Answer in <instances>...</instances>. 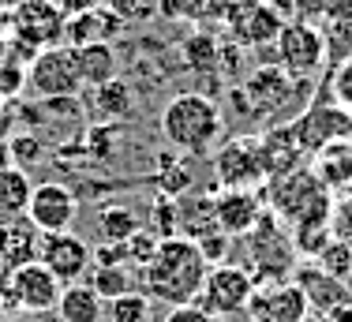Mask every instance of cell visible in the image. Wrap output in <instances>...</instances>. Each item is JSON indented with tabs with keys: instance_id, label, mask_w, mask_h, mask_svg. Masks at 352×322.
Masks as SVG:
<instances>
[{
	"instance_id": "obj_38",
	"label": "cell",
	"mask_w": 352,
	"mask_h": 322,
	"mask_svg": "<svg viewBox=\"0 0 352 322\" xmlns=\"http://www.w3.org/2000/svg\"><path fill=\"white\" fill-rule=\"evenodd\" d=\"M8 45H12V12L0 8V53H4Z\"/></svg>"
},
{
	"instance_id": "obj_32",
	"label": "cell",
	"mask_w": 352,
	"mask_h": 322,
	"mask_svg": "<svg viewBox=\"0 0 352 322\" xmlns=\"http://www.w3.org/2000/svg\"><path fill=\"white\" fill-rule=\"evenodd\" d=\"M165 322H221V319L210 315V311H203L199 303H180V308H169Z\"/></svg>"
},
{
	"instance_id": "obj_2",
	"label": "cell",
	"mask_w": 352,
	"mask_h": 322,
	"mask_svg": "<svg viewBox=\"0 0 352 322\" xmlns=\"http://www.w3.org/2000/svg\"><path fill=\"white\" fill-rule=\"evenodd\" d=\"M162 135L180 154H210L225 135V113L206 94H176L162 109Z\"/></svg>"
},
{
	"instance_id": "obj_37",
	"label": "cell",
	"mask_w": 352,
	"mask_h": 322,
	"mask_svg": "<svg viewBox=\"0 0 352 322\" xmlns=\"http://www.w3.org/2000/svg\"><path fill=\"white\" fill-rule=\"evenodd\" d=\"M345 225H352V206H345V202H341V206L333 210V236L345 233ZM349 240H352V228H349Z\"/></svg>"
},
{
	"instance_id": "obj_9",
	"label": "cell",
	"mask_w": 352,
	"mask_h": 322,
	"mask_svg": "<svg viewBox=\"0 0 352 322\" xmlns=\"http://www.w3.org/2000/svg\"><path fill=\"white\" fill-rule=\"evenodd\" d=\"M75 210H79V199L56 180H45V184H34L30 191V202H27V222L38 228L41 236L49 233H68L72 222H75Z\"/></svg>"
},
{
	"instance_id": "obj_15",
	"label": "cell",
	"mask_w": 352,
	"mask_h": 322,
	"mask_svg": "<svg viewBox=\"0 0 352 322\" xmlns=\"http://www.w3.org/2000/svg\"><path fill=\"white\" fill-rule=\"evenodd\" d=\"M41 248V233L27 217H15V222H0V259L4 270H15L23 262H34Z\"/></svg>"
},
{
	"instance_id": "obj_7",
	"label": "cell",
	"mask_w": 352,
	"mask_h": 322,
	"mask_svg": "<svg viewBox=\"0 0 352 322\" xmlns=\"http://www.w3.org/2000/svg\"><path fill=\"white\" fill-rule=\"evenodd\" d=\"M38 262L60 285H75L90 274V266H94V248H90L82 236H75L72 228L68 233H49V236H41Z\"/></svg>"
},
{
	"instance_id": "obj_35",
	"label": "cell",
	"mask_w": 352,
	"mask_h": 322,
	"mask_svg": "<svg viewBox=\"0 0 352 322\" xmlns=\"http://www.w3.org/2000/svg\"><path fill=\"white\" fill-rule=\"evenodd\" d=\"M307 322H352V303H341V308H333V311H322V315H315Z\"/></svg>"
},
{
	"instance_id": "obj_27",
	"label": "cell",
	"mask_w": 352,
	"mask_h": 322,
	"mask_svg": "<svg viewBox=\"0 0 352 322\" xmlns=\"http://www.w3.org/2000/svg\"><path fill=\"white\" fill-rule=\"evenodd\" d=\"M338 53V56H352V12L345 15H333L330 19V38H326V53Z\"/></svg>"
},
{
	"instance_id": "obj_5",
	"label": "cell",
	"mask_w": 352,
	"mask_h": 322,
	"mask_svg": "<svg viewBox=\"0 0 352 322\" xmlns=\"http://www.w3.org/2000/svg\"><path fill=\"white\" fill-rule=\"evenodd\" d=\"M27 83H30V90H34L41 101L75 98L82 90V75H79V64H75L72 45H53V49L34 53L30 56Z\"/></svg>"
},
{
	"instance_id": "obj_6",
	"label": "cell",
	"mask_w": 352,
	"mask_h": 322,
	"mask_svg": "<svg viewBox=\"0 0 352 322\" xmlns=\"http://www.w3.org/2000/svg\"><path fill=\"white\" fill-rule=\"evenodd\" d=\"M274 49H278V67L300 83L311 79L315 72H322L326 64V38L311 23H285Z\"/></svg>"
},
{
	"instance_id": "obj_18",
	"label": "cell",
	"mask_w": 352,
	"mask_h": 322,
	"mask_svg": "<svg viewBox=\"0 0 352 322\" xmlns=\"http://www.w3.org/2000/svg\"><path fill=\"white\" fill-rule=\"evenodd\" d=\"M30 191H34V184H30L27 169H19V165H0V222L27 217Z\"/></svg>"
},
{
	"instance_id": "obj_8",
	"label": "cell",
	"mask_w": 352,
	"mask_h": 322,
	"mask_svg": "<svg viewBox=\"0 0 352 322\" xmlns=\"http://www.w3.org/2000/svg\"><path fill=\"white\" fill-rule=\"evenodd\" d=\"M214 169L221 188H251L266 176L263 165V142L255 135H236L214 154Z\"/></svg>"
},
{
	"instance_id": "obj_33",
	"label": "cell",
	"mask_w": 352,
	"mask_h": 322,
	"mask_svg": "<svg viewBox=\"0 0 352 322\" xmlns=\"http://www.w3.org/2000/svg\"><path fill=\"white\" fill-rule=\"evenodd\" d=\"M124 262H128V248L124 244H102V248H94V266H124Z\"/></svg>"
},
{
	"instance_id": "obj_26",
	"label": "cell",
	"mask_w": 352,
	"mask_h": 322,
	"mask_svg": "<svg viewBox=\"0 0 352 322\" xmlns=\"http://www.w3.org/2000/svg\"><path fill=\"white\" fill-rule=\"evenodd\" d=\"M330 101L341 109V113L352 116V56H349V61H341L330 72Z\"/></svg>"
},
{
	"instance_id": "obj_30",
	"label": "cell",
	"mask_w": 352,
	"mask_h": 322,
	"mask_svg": "<svg viewBox=\"0 0 352 322\" xmlns=\"http://www.w3.org/2000/svg\"><path fill=\"white\" fill-rule=\"evenodd\" d=\"M23 87H27V67H19L15 61H4V64H0V101H4V98H15Z\"/></svg>"
},
{
	"instance_id": "obj_40",
	"label": "cell",
	"mask_w": 352,
	"mask_h": 322,
	"mask_svg": "<svg viewBox=\"0 0 352 322\" xmlns=\"http://www.w3.org/2000/svg\"><path fill=\"white\" fill-rule=\"evenodd\" d=\"M0 8H4V0H0Z\"/></svg>"
},
{
	"instance_id": "obj_14",
	"label": "cell",
	"mask_w": 352,
	"mask_h": 322,
	"mask_svg": "<svg viewBox=\"0 0 352 322\" xmlns=\"http://www.w3.org/2000/svg\"><path fill=\"white\" fill-rule=\"evenodd\" d=\"M296 285L304 289L307 308H311L315 315L333 311V308H341V303H352L349 285L338 281V277H330L326 270H318V266H300V270H296Z\"/></svg>"
},
{
	"instance_id": "obj_19",
	"label": "cell",
	"mask_w": 352,
	"mask_h": 322,
	"mask_svg": "<svg viewBox=\"0 0 352 322\" xmlns=\"http://www.w3.org/2000/svg\"><path fill=\"white\" fill-rule=\"evenodd\" d=\"M318 180L322 188H352V142L349 139H333L322 147L318 154Z\"/></svg>"
},
{
	"instance_id": "obj_34",
	"label": "cell",
	"mask_w": 352,
	"mask_h": 322,
	"mask_svg": "<svg viewBox=\"0 0 352 322\" xmlns=\"http://www.w3.org/2000/svg\"><path fill=\"white\" fill-rule=\"evenodd\" d=\"M105 4L116 19H139L142 15V0H105Z\"/></svg>"
},
{
	"instance_id": "obj_4",
	"label": "cell",
	"mask_w": 352,
	"mask_h": 322,
	"mask_svg": "<svg viewBox=\"0 0 352 322\" xmlns=\"http://www.w3.org/2000/svg\"><path fill=\"white\" fill-rule=\"evenodd\" d=\"M258 292L255 277L248 274L244 266H232V262H221V266H210L206 270V281H203V292H199V308L210 311L217 319H229V315H240L248 311L251 296Z\"/></svg>"
},
{
	"instance_id": "obj_23",
	"label": "cell",
	"mask_w": 352,
	"mask_h": 322,
	"mask_svg": "<svg viewBox=\"0 0 352 322\" xmlns=\"http://www.w3.org/2000/svg\"><path fill=\"white\" fill-rule=\"evenodd\" d=\"M94 101H98V109H102L105 116H131V109H135V90L116 75V79H109L105 87H98Z\"/></svg>"
},
{
	"instance_id": "obj_20",
	"label": "cell",
	"mask_w": 352,
	"mask_h": 322,
	"mask_svg": "<svg viewBox=\"0 0 352 322\" xmlns=\"http://www.w3.org/2000/svg\"><path fill=\"white\" fill-rule=\"evenodd\" d=\"M109 15L94 12H79V15H68L64 23V45L79 49V45H90V41H105V30H109Z\"/></svg>"
},
{
	"instance_id": "obj_3",
	"label": "cell",
	"mask_w": 352,
	"mask_h": 322,
	"mask_svg": "<svg viewBox=\"0 0 352 322\" xmlns=\"http://www.w3.org/2000/svg\"><path fill=\"white\" fill-rule=\"evenodd\" d=\"M64 23L68 15L56 0H19L12 8V49L34 56L41 49L64 45Z\"/></svg>"
},
{
	"instance_id": "obj_31",
	"label": "cell",
	"mask_w": 352,
	"mask_h": 322,
	"mask_svg": "<svg viewBox=\"0 0 352 322\" xmlns=\"http://www.w3.org/2000/svg\"><path fill=\"white\" fill-rule=\"evenodd\" d=\"M289 8H292V19L296 23H315V19H326L330 0H289Z\"/></svg>"
},
{
	"instance_id": "obj_28",
	"label": "cell",
	"mask_w": 352,
	"mask_h": 322,
	"mask_svg": "<svg viewBox=\"0 0 352 322\" xmlns=\"http://www.w3.org/2000/svg\"><path fill=\"white\" fill-rule=\"evenodd\" d=\"M8 154H12V165L30 169L41 158V139L38 135H12L8 139Z\"/></svg>"
},
{
	"instance_id": "obj_21",
	"label": "cell",
	"mask_w": 352,
	"mask_h": 322,
	"mask_svg": "<svg viewBox=\"0 0 352 322\" xmlns=\"http://www.w3.org/2000/svg\"><path fill=\"white\" fill-rule=\"evenodd\" d=\"M98 228H102L105 244H128L142 228V222H139V214L131 206H105L102 217H98Z\"/></svg>"
},
{
	"instance_id": "obj_12",
	"label": "cell",
	"mask_w": 352,
	"mask_h": 322,
	"mask_svg": "<svg viewBox=\"0 0 352 322\" xmlns=\"http://www.w3.org/2000/svg\"><path fill=\"white\" fill-rule=\"evenodd\" d=\"M248 311H255L263 322H307L311 308H307V296L296 281H278L274 289H266L263 296H251Z\"/></svg>"
},
{
	"instance_id": "obj_36",
	"label": "cell",
	"mask_w": 352,
	"mask_h": 322,
	"mask_svg": "<svg viewBox=\"0 0 352 322\" xmlns=\"http://www.w3.org/2000/svg\"><path fill=\"white\" fill-rule=\"evenodd\" d=\"M56 4H60L64 15H79V12H94L102 0H56Z\"/></svg>"
},
{
	"instance_id": "obj_29",
	"label": "cell",
	"mask_w": 352,
	"mask_h": 322,
	"mask_svg": "<svg viewBox=\"0 0 352 322\" xmlns=\"http://www.w3.org/2000/svg\"><path fill=\"white\" fill-rule=\"evenodd\" d=\"M184 61L191 67H214L217 64V49L210 38H191L188 45H184Z\"/></svg>"
},
{
	"instance_id": "obj_24",
	"label": "cell",
	"mask_w": 352,
	"mask_h": 322,
	"mask_svg": "<svg viewBox=\"0 0 352 322\" xmlns=\"http://www.w3.org/2000/svg\"><path fill=\"white\" fill-rule=\"evenodd\" d=\"M105 319L109 322H150V319H154V311H150V296L146 292L116 296V300H109Z\"/></svg>"
},
{
	"instance_id": "obj_22",
	"label": "cell",
	"mask_w": 352,
	"mask_h": 322,
	"mask_svg": "<svg viewBox=\"0 0 352 322\" xmlns=\"http://www.w3.org/2000/svg\"><path fill=\"white\" fill-rule=\"evenodd\" d=\"M90 289H94L102 300H116V296H128V292H135V281H131V274L124 266H94L90 270Z\"/></svg>"
},
{
	"instance_id": "obj_25",
	"label": "cell",
	"mask_w": 352,
	"mask_h": 322,
	"mask_svg": "<svg viewBox=\"0 0 352 322\" xmlns=\"http://www.w3.org/2000/svg\"><path fill=\"white\" fill-rule=\"evenodd\" d=\"M315 259H318L315 266H318V270H326L330 277H338V281H345V277L352 274V248H349L345 240H330Z\"/></svg>"
},
{
	"instance_id": "obj_17",
	"label": "cell",
	"mask_w": 352,
	"mask_h": 322,
	"mask_svg": "<svg viewBox=\"0 0 352 322\" xmlns=\"http://www.w3.org/2000/svg\"><path fill=\"white\" fill-rule=\"evenodd\" d=\"M75 53V64H79V75H82V87H105L109 79H116V49L109 41H90V45H79L72 49Z\"/></svg>"
},
{
	"instance_id": "obj_10",
	"label": "cell",
	"mask_w": 352,
	"mask_h": 322,
	"mask_svg": "<svg viewBox=\"0 0 352 322\" xmlns=\"http://www.w3.org/2000/svg\"><path fill=\"white\" fill-rule=\"evenodd\" d=\"M60 289H64V285L56 281V277L49 274L38 259L34 262H23V266H15V270H8V285H4V292L12 296V303H19L23 311H49V308H56Z\"/></svg>"
},
{
	"instance_id": "obj_13",
	"label": "cell",
	"mask_w": 352,
	"mask_h": 322,
	"mask_svg": "<svg viewBox=\"0 0 352 322\" xmlns=\"http://www.w3.org/2000/svg\"><path fill=\"white\" fill-rule=\"evenodd\" d=\"M296 83L300 79L285 75L278 64H266V67H258V72H251L244 79V94H248V101H251L255 113H274V109L289 105Z\"/></svg>"
},
{
	"instance_id": "obj_39",
	"label": "cell",
	"mask_w": 352,
	"mask_h": 322,
	"mask_svg": "<svg viewBox=\"0 0 352 322\" xmlns=\"http://www.w3.org/2000/svg\"><path fill=\"white\" fill-rule=\"evenodd\" d=\"M0 274H4V259H0Z\"/></svg>"
},
{
	"instance_id": "obj_1",
	"label": "cell",
	"mask_w": 352,
	"mask_h": 322,
	"mask_svg": "<svg viewBox=\"0 0 352 322\" xmlns=\"http://www.w3.org/2000/svg\"><path fill=\"white\" fill-rule=\"evenodd\" d=\"M206 270H210V262L203 259L195 240L165 236V240H157L154 255L142 266V289H146L150 300H162L169 308L195 303L199 292H203Z\"/></svg>"
},
{
	"instance_id": "obj_16",
	"label": "cell",
	"mask_w": 352,
	"mask_h": 322,
	"mask_svg": "<svg viewBox=\"0 0 352 322\" xmlns=\"http://www.w3.org/2000/svg\"><path fill=\"white\" fill-rule=\"evenodd\" d=\"M56 311H60V322H102L105 319V300L90 289L87 281H75V285H64L60 289Z\"/></svg>"
},
{
	"instance_id": "obj_11",
	"label": "cell",
	"mask_w": 352,
	"mask_h": 322,
	"mask_svg": "<svg viewBox=\"0 0 352 322\" xmlns=\"http://www.w3.org/2000/svg\"><path fill=\"white\" fill-rule=\"evenodd\" d=\"M258 217H263V202L251 188H225L214 199V225L229 240L232 236H248L258 225Z\"/></svg>"
}]
</instances>
